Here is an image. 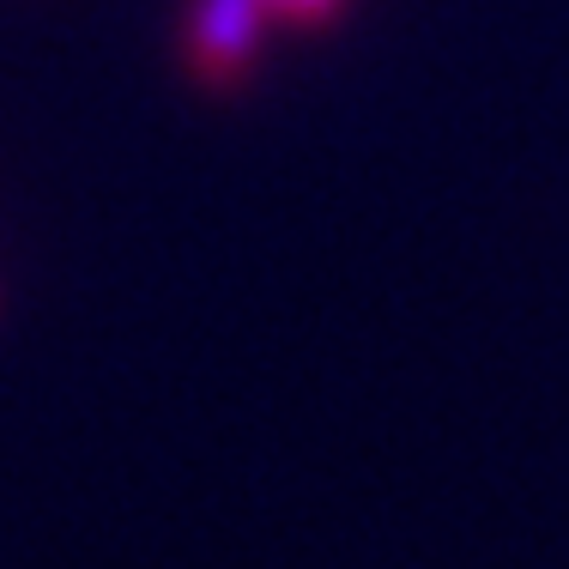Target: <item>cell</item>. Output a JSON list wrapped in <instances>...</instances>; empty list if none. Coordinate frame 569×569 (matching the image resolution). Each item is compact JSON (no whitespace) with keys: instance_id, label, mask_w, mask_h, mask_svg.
I'll return each instance as SVG.
<instances>
[{"instance_id":"obj_1","label":"cell","mask_w":569,"mask_h":569,"mask_svg":"<svg viewBox=\"0 0 569 569\" xmlns=\"http://www.w3.org/2000/svg\"><path fill=\"white\" fill-rule=\"evenodd\" d=\"M261 12H267L261 0H194V12H188V56H194L200 79L237 86L254 43H261Z\"/></svg>"},{"instance_id":"obj_2","label":"cell","mask_w":569,"mask_h":569,"mask_svg":"<svg viewBox=\"0 0 569 569\" xmlns=\"http://www.w3.org/2000/svg\"><path fill=\"white\" fill-rule=\"evenodd\" d=\"M267 12H279V19L291 24H328L333 12H340V0H261Z\"/></svg>"}]
</instances>
